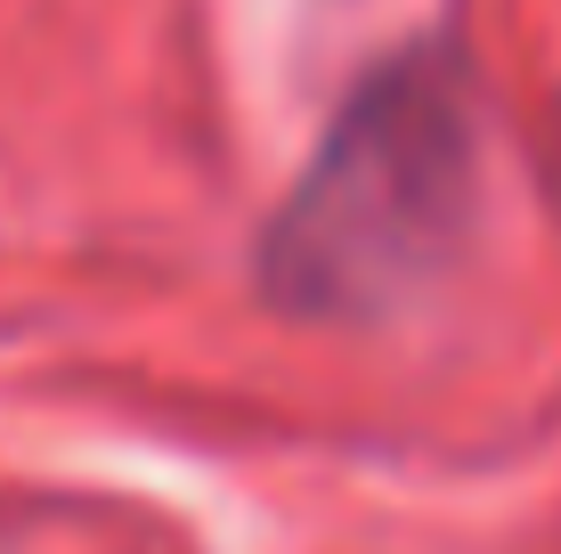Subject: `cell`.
<instances>
[{
	"label": "cell",
	"instance_id": "cell-1",
	"mask_svg": "<svg viewBox=\"0 0 561 554\" xmlns=\"http://www.w3.org/2000/svg\"><path fill=\"white\" fill-rule=\"evenodd\" d=\"M472 188L463 90L439 66H382L325 131L318 163L261 237V278L294 310L391 302L448 245Z\"/></svg>",
	"mask_w": 561,
	"mask_h": 554
}]
</instances>
